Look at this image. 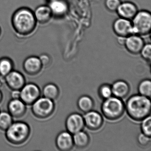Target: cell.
Segmentation results:
<instances>
[{
  "instance_id": "obj_13",
  "label": "cell",
  "mask_w": 151,
  "mask_h": 151,
  "mask_svg": "<svg viewBox=\"0 0 151 151\" xmlns=\"http://www.w3.org/2000/svg\"><path fill=\"white\" fill-rule=\"evenodd\" d=\"M56 145L59 150L68 151L74 146L73 137L68 132L63 131L58 134L56 139Z\"/></svg>"
},
{
  "instance_id": "obj_6",
  "label": "cell",
  "mask_w": 151,
  "mask_h": 151,
  "mask_svg": "<svg viewBox=\"0 0 151 151\" xmlns=\"http://www.w3.org/2000/svg\"><path fill=\"white\" fill-rule=\"evenodd\" d=\"M54 109L53 100L45 97L39 98L32 104V112L38 118L48 117L52 114Z\"/></svg>"
},
{
  "instance_id": "obj_14",
  "label": "cell",
  "mask_w": 151,
  "mask_h": 151,
  "mask_svg": "<svg viewBox=\"0 0 151 151\" xmlns=\"http://www.w3.org/2000/svg\"><path fill=\"white\" fill-rule=\"evenodd\" d=\"M116 12L121 18L130 20L137 13V8L134 3L127 1L121 3Z\"/></svg>"
},
{
  "instance_id": "obj_16",
  "label": "cell",
  "mask_w": 151,
  "mask_h": 151,
  "mask_svg": "<svg viewBox=\"0 0 151 151\" xmlns=\"http://www.w3.org/2000/svg\"><path fill=\"white\" fill-rule=\"evenodd\" d=\"M24 68L28 74L34 75L41 70L42 65L39 58L30 56L26 59L24 63Z\"/></svg>"
},
{
  "instance_id": "obj_28",
  "label": "cell",
  "mask_w": 151,
  "mask_h": 151,
  "mask_svg": "<svg viewBox=\"0 0 151 151\" xmlns=\"http://www.w3.org/2000/svg\"><path fill=\"white\" fill-rule=\"evenodd\" d=\"M121 3L120 0H106L105 6L111 12H116Z\"/></svg>"
},
{
  "instance_id": "obj_24",
  "label": "cell",
  "mask_w": 151,
  "mask_h": 151,
  "mask_svg": "<svg viewBox=\"0 0 151 151\" xmlns=\"http://www.w3.org/2000/svg\"><path fill=\"white\" fill-rule=\"evenodd\" d=\"M138 91L140 95L150 98L151 95V82L149 79L143 80L138 86Z\"/></svg>"
},
{
  "instance_id": "obj_11",
  "label": "cell",
  "mask_w": 151,
  "mask_h": 151,
  "mask_svg": "<svg viewBox=\"0 0 151 151\" xmlns=\"http://www.w3.org/2000/svg\"><path fill=\"white\" fill-rule=\"evenodd\" d=\"M144 45L142 38L137 34H133L126 37L124 45L128 52L136 55L140 52Z\"/></svg>"
},
{
  "instance_id": "obj_10",
  "label": "cell",
  "mask_w": 151,
  "mask_h": 151,
  "mask_svg": "<svg viewBox=\"0 0 151 151\" xmlns=\"http://www.w3.org/2000/svg\"><path fill=\"white\" fill-rule=\"evenodd\" d=\"M85 125L91 130H97L101 128L103 123L102 116L97 111H89L83 116Z\"/></svg>"
},
{
  "instance_id": "obj_4",
  "label": "cell",
  "mask_w": 151,
  "mask_h": 151,
  "mask_svg": "<svg viewBox=\"0 0 151 151\" xmlns=\"http://www.w3.org/2000/svg\"><path fill=\"white\" fill-rule=\"evenodd\" d=\"M29 134V127L23 122H13L6 130L7 139L14 144L23 143L27 139Z\"/></svg>"
},
{
  "instance_id": "obj_21",
  "label": "cell",
  "mask_w": 151,
  "mask_h": 151,
  "mask_svg": "<svg viewBox=\"0 0 151 151\" xmlns=\"http://www.w3.org/2000/svg\"><path fill=\"white\" fill-rule=\"evenodd\" d=\"M77 105L79 110L86 113L93 110L94 107V102L91 97L84 95L78 99Z\"/></svg>"
},
{
  "instance_id": "obj_26",
  "label": "cell",
  "mask_w": 151,
  "mask_h": 151,
  "mask_svg": "<svg viewBox=\"0 0 151 151\" xmlns=\"http://www.w3.org/2000/svg\"><path fill=\"white\" fill-rule=\"evenodd\" d=\"M141 129L142 133L151 137V118L150 115L142 120Z\"/></svg>"
},
{
  "instance_id": "obj_17",
  "label": "cell",
  "mask_w": 151,
  "mask_h": 151,
  "mask_svg": "<svg viewBox=\"0 0 151 151\" xmlns=\"http://www.w3.org/2000/svg\"><path fill=\"white\" fill-rule=\"evenodd\" d=\"M33 13L37 22H38L40 24L47 23L52 17V11L49 6L46 5H42L38 7Z\"/></svg>"
},
{
  "instance_id": "obj_5",
  "label": "cell",
  "mask_w": 151,
  "mask_h": 151,
  "mask_svg": "<svg viewBox=\"0 0 151 151\" xmlns=\"http://www.w3.org/2000/svg\"><path fill=\"white\" fill-rule=\"evenodd\" d=\"M133 33L145 36L149 34L151 28V14L145 10L138 12L132 19Z\"/></svg>"
},
{
  "instance_id": "obj_29",
  "label": "cell",
  "mask_w": 151,
  "mask_h": 151,
  "mask_svg": "<svg viewBox=\"0 0 151 151\" xmlns=\"http://www.w3.org/2000/svg\"><path fill=\"white\" fill-rule=\"evenodd\" d=\"M141 56L145 60L149 62H151V45L150 44L144 45L140 52Z\"/></svg>"
},
{
  "instance_id": "obj_30",
  "label": "cell",
  "mask_w": 151,
  "mask_h": 151,
  "mask_svg": "<svg viewBox=\"0 0 151 151\" xmlns=\"http://www.w3.org/2000/svg\"><path fill=\"white\" fill-rule=\"evenodd\" d=\"M137 140L139 144L142 146H145L150 143L151 141L150 137L143 133L139 134L137 137Z\"/></svg>"
},
{
  "instance_id": "obj_36",
  "label": "cell",
  "mask_w": 151,
  "mask_h": 151,
  "mask_svg": "<svg viewBox=\"0 0 151 151\" xmlns=\"http://www.w3.org/2000/svg\"><path fill=\"white\" fill-rule=\"evenodd\" d=\"M50 1H52V0H50Z\"/></svg>"
},
{
  "instance_id": "obj_20",
  "label": "cell",
  "mask_w": 151,
  "mask_h": 151,
  "mask_svg": "<svg viewBox=\"0 0 151 151\" xmlns=\"http://www.w3.org/2000/svg\"><path fill=\"white\" fill-rule=\"evenodd\" d=\"M73 139L74 145L78 148H85L90 142L89 136L83 130L74 134Z\"/></svg>"
},
{
  "instance_id": "obj_18",
  "label": "cell",
  "mask_w": 151,
  "mask_h": 151,
  "mask_svg": "<svg viewBox=\"0 0 151 151\" xmlns=\"http://www.w3.org/2000/svg\"><path fill=\"white\" fill-rule=\"evenodd\" d=\"M111 88L113 95L120 99L125 98L130 91L129 84L123 80H118L114 83Z\"/></svg>"
},
{
  "instance_id": "obj_8",
  "label": "cell",
  "mask_w": 151,
  "mask_h": 151,
  "mask_svg": "<svg viewBox=\"0 0 151 151\" xmlns=\"http://www.w3.org/2000/svg\"><path fill=\"white\" fill-rule=\"evenodd\" d=\"M85 126L83 117L80 114L73 113L68 116L66 119V128L71 134L83 130Z\"/></svg>"
},
{
  "instance_id": "obj_22",
  "label": "cell",
  "mask_w": 151,
  "mask_h": 151,
  "mask_svg": "<svg viewBox=\"0 0 151 151\" xmlns=\"http://www.w3.org/2000/svg\"><path fill=\"white\" fill-rule=\"evenodd\" d=\"M43 93L44 97L54 100L58 98L60 91L59 88L55 85L49 83L44 87Z\"/></svg>"
},
{
  "instance_id": "obj_19",
  "label": "cell",
  "mask_w": 151,
  "mask_h": 151,
  "mask_svg": "<svg viewBox=\"0 0 151 151\" xmlns=\"http://www.w3.org/2000/svg\"><path fill=\"white\" fill-rule=\"evenodd\" d=\"M49 7L52 14L55 17H61L66 14L68 10L67 3L63 0H52L50 1Z\"/></svg>"
},
{
  "instance_id": "obj_25",
  "label": "cell",
  "mask_w": 151,
  "mask_h": 151,
  "mask_svg": "<svg viewBox=\"0 0 151 151\" xmlns=\"http://www.w3.org/2000/svg\"><path fill=\"white\" fill-rule=\"evenodd\" d=\"M13 123L12 116L7 112L0 113V129L6 130Z\"/></svg>"
},
{
  "instance_id": "obj_9",
  "label": "cell",
  "mask_w": 151,
  "mask_h": 151,
  "mask_svg": "<svg viewBox=\"0 0 151 151\" xmlns=\"http://www.w3.org/2000/svg\"><path fill=\"white\" fill-rule=\"evenodd\" d=\"M113 28L115 33L118 37H127L134 34L132 23L128 19L121 17L116 19L113 24Z\"/></svg>"
},
{
  "instance_id": "obj_32",
  "label": "cell",
  "mask_w": 151,
  "mask_h": 151,
  "mask_svg": "<svg viewBox=\"0 0 151 151\" xmlns=\"http://www.w3.org/2000/svg\"><path fill=\"white\" fill-rule=\"evenodd\" d=\"M11 95H12V97L13 99H20V90H13Z\"/></svg>"
},
{
  "instance_id": "obj_7",
  "label": "cell",
  "mask_w": 151,
  "mask_h": 151,
  "mask_svg": "<svg viewBox=\"0 0 151 151\" xmlns=\"http://www.w3.org/2000/svg\"><path fill=\"white\" fill-rule=\"evenodd\" d=\"M39 88L35 84L25 85L21 89L20 99L27 105L33 104L40 96Z\"/></svg>"
},
{
  "instance_id": "obj_33",
  "label": "cell",
  "mask_w": 151,
  "mask_h": 151,
  "mask_svg": "<svg viewBox=\"0 0 151 151\" xmlns=\"http://www.w3.org/2000/svg\"><path fill=\"white\" fill-rule=\"evenodd\" d=\"M126 37H118L117 38V42L121 45H124L125 41H126Z\"/></svg>"
},
{
  "instance_id": "obj_12",
  "label": "cell",
  "mask_w": 151,
  "mask_h": 151,
  "mask_svg": "<svg viewBox=\"0 0 151 151\" xmlns=\"http://www.w3.org/2000/svg\"><path fill=\"white\" fill-rule=\"evenodd\" d=\"M7 84L13 90H20L25 84L24 76L18 71H11L6 76Z\"/></svg>"
},
{
  "instance_id": "obj_2",
  "label": "cell",
  "mask_w": 151,
  "mask_h": 151,
  "mask_svg": "<svg viewBox=\"0 0 151 151\" xmlns=\"http://www.w3.org/2000/svg\"><path fill=\"white\" fill-rule=\"evenodd\" d=\"M129 116L136 121H142L150 115L151 103L150 98L140 94L130 97L125 106Z\"/></svg>"
},
{
  "instance_id": "obj_15",
  "label": "cell",
  "mask_w": 151,
  "mask_h": 151,
  "mask_svg": "<svg viewBox=\"0 0 151 151\" xmlns=\"http://www.w3.org/2000/svg\"><path fill=\"white\" fill-rule=\"evenodd\" d=\"M8 109L9 114L12 116L20 117L25 114L26 106L20 99H13L9 103Z\"/></svg>"
},
{
  "instance_id": "obj_23",
  "label": "cell",
  "mask_w": 151,
  "mask_h": 151,
  "mask_svg": "<svg viewBox=\"0 0 151 151\" xmlns=\"http://www.w3.org/2000/svg\"><path fill=\"white\" fill-rule=\"evenodd\" d=\"M13 63L8 58H4L0 60V75L6 76L13 69Z\"/></svg>"
},
{
  "instance_id": "obj_34",
  "label": "cell",
  "mask_w": 151,
  "mask_h": 151,
  "mask_svg": "<svg viewBox=\"0 0 151 151\" xmlns=\"http://www.w3.org/2000/svg\"><path fill=\"white\" fill-rule=\"evenodd\" d=\"M2 93H1V92L0 91V102L2 100Z\"/></svg>"
},
{
  "instance_id": "obj_3",
  "label": "cell",
  "mask_w": 151,
  "mask_h": 151,
  "mask_svg": "<svg viewBox=\"0 0 151 151\" xmlns=\"http://www.w3.org/2000/svg\"><path fill=\"white\" fill-rule=\"evenodd\" d=\"M101 110L106 118L114 121L122 117L125 110V105L122 99L111 96L105 99L101 105Z\"/></svg>"
},
{
  "instance_id": "obj_35",
  "label": "cell",
  "mask_w": 151,
  "mask_h": 151,
  "mask_svg": "<svg viewBox=\"0 0 151 151\" xmlns=\"http://www.w3.org/2000/svg\"><path fill=\"white\" fill-rule=\"evenodd\" d=\"M1 28H0V35H1Z\"/></svg>"
},
{
  "instance_id": "obj_1",
  "label": "cell",
  "mask_w": 151,
  "mask_h": 151,
  "mask_svg": "<svg viewBox=\"0 0 151 151\" xmlns=\"http://www.w3.org/2000/svg\"><path fill=\"white\" fill-rule=\"evenodd\" d=\"M12 23L17 33L22 36H28L34 31L37 22L33 11L27 8L23 7L14 13Z\"/></svg>"
},
{
  "instance_id": "obj_31",
  "label": "cell",
  "mask_w": 151,
  "mask_h": 151,
  "mask_svg": "<svg viewBox=\"0 0 151 151\" xmlns=\"http://www.w3.org/2000/svg\"><path fill=\"white\" fill-rule=\"evenodd\" d=\"M42 66H46L49 65L51 63V58L49 55L47 54H42L39 57Z\"/></svg>"
},
{
  "instance_id": "obj_27",
  "label": "cell",
  "mask_w": 151,
  "mask_h": 151,
  "mask_svg": "<svg viewBox=\"0 0 151 151\" xmlns=\"http://www.w3.org/2000/svg\"><path fill=\"white\" fill-rule=\"evenodd\" d=\"M100 96L104 99L110 98L113 95L111 86L107 84L101 86L99 90Z\"/></svg>"
}]
</instances>
